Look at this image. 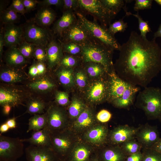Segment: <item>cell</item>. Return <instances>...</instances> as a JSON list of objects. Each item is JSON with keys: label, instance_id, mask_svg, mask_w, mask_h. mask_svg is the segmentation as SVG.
Here are the masks:
<instances>
[{"label": "cell", "instance_id": "cell-1", "mask_svg": "<svg viewBox=\"0 0 161 161\" xmlns=\"http://www.w3.org/2000/svg\"><path fill=\"white\" fill-rule=\"evenodd\" d=\"M119 50L114 69L127 83L145 88L161 72V48L155 40L144 38L132 31Z\"/></svg>", "mask_w": 161, "mask_h": 161}, {"label": "cell", "instance_id": "cell-2", "mask_svg": "<svg viewBox=\"0 0 161 161\" xmlns=\"http://www.w3.org/2000/svg\"><path fill=\"white\" fill-rule=\"evenodd\" d=\"M107 102L114 107L128 109L132 105L140 87L131 84L120 78L114 70L108 75Z\"/></svg>", "mask_w": 161, "mask_h": 161}, {"label": "cell", "instance_id": "cell-3", "mask_svg": "<svg viewBox=\"0 0 161 161\" xmlns=\"http://www.w3.org/2000/svg\"><path fill=\"white\" fill-rule=\"evenodd\" d=\"M135 105L143 111L148 119L161 121V89L147 87L139 92Z\"/></svg>", "mask_w": 161, "mask_h": 161}, {"label": "cell", "instance_id": "cell-4", "mask_svg": "<svg viewBox=\"0 0 161 161\" xmlns=\"http://www.w3.org/2000/svg\"><path fill=\"white\" fill-rule=\"evenodd\" d=\"M114 50L100 42L83 47L81 55L82 64L93 62L102 64L107 72L114 69L112 62Z\"/></svg>", "mask_w": 161, "mask_h": 161}, {"label": "cell", "instance_id": "cell-5", "mask_svg": "<svg viewBox=\"0 0 161 161\" xmlns=\"http://www.w3.org/2000/svg\"><path fill=\"white\" fill-rule=\"evenodd\" d=\"M51 148L59 160L66 161L70 151L80 139L69 128L61 131H50Z\"/></svg>", "mask_w": 161, "mask_h": 161}, {"label": "cell", "instance_id": "cell-6", "mask_svg": "<svg viewBox=\"0 0 161 161\" xmlns=\"http://www.w3.org/2000/svg\"><path fill=\"white\" fill-rule=\"evenodd\" d=\"M74 12L95 39L114 50H119L121 45L114 36L112 35L107 30L98 24L96 20L90 21L80 11L77 10Z\"/></svg>", "mask_w": 161, "mask_h": 161}, {"label": "cell", "instance_id": "cell-7", "mask_svg": "<svg viewBox=\"0 0 161 161\" xmlns=\"http://www.w3.org/2000/svg\"><path fill=\"white\" fill-rule=\"evenodd\" d=\"M108 75L89 80L84 90L85 100L89 106L100 104L107 101Z\"/></svg>", "mask_w": 161, "mask_h": 161}, {"label": "cell", "instance_id": "cell-8", "mask_svg": "<svg viewBox=\"0 0 161 161\" xmlns=\"http://www.w3.org/2000/svg\"><path fill=\"white\" fill-rule=\"evenodd\" d=\"M78 1L79 4L78 11L86 16L87 14L92 15L94 17V19L98 20L102 26L108 29V26L115 16L104 7L100 0H78Z\"/></svg>", "mask_w": 161, "mask_h": 161}, {"label": "cell", "instance_id": "cell-9", "mask_svg": "<svg viewBox=\"0 0 161 161\" xmlns=\"http://www.w3.org/2000/svg\"><path fill=\"white\" fill-rule=\"evenodd\" d=\"M60 38V40L62 42H74L83 47L100 42L92 35L78 18L73 24L63 32Z\"/></svg>", "mask_w": 161, "mask_h": 161}, {"label": "cell", "instance_id": "cell-10", "mask_svg": "<svg viewBox=\"0 0 161 161\" xmlns=\"http://www.w3.org/2000/svg\"><path fill=\"white\" fill-rule=\"evenodd\" d=\"M46 112L47 121L45 127L49 131H61L69 128L70 123L65 107L55 103L50 104Z\"/></svg>", "mask_w": 161, "mask_h": 161}, {"label": "cell", "instance_id": "cell-11", "mask_svg": "<svg viewBox=\"0 0 161 161\" xmlns=\"http://www.w3.org/2000/svg\"><path fill=\"white\" fill-rule=\"evenodd\" d=\"M21 139L0 134V160L17 161L24 154V144Z\"/></svg>", "mask_w": 161, "mask_h": 161}, {"label": "cell", "instance_id": "cell-12", "mask_svg": "<svg viewBox=\"0 0 161 161\" xmlns=\"http://www.w3.org/2000/svg\"><path fill=\"white\" fill-rule=\"evenodd\" d=\"M109 130L105 123H98L80 136V139L92 146L99 148L107 144Z\"/></svg>", "mask_w": 161, "mask_h": 161}, {"label": "cell", "instance_id": "cell-13", "mask_svg": "<svg viewBox=\"0 0 161 161\" xmlns=\"http://www.w3.org/2000/svg\"><path fill=\"white\" fill-rule=\"evenodd\" d=\"M23 30L25 40L37 45L46 47L52 37L47 30L32 22L27 24Z\"/></svg>", "mask_w": 161, "mask_h": 161}, {"label": "cell", "instance_id": "cell-14", "mask_svg": "<svg viewBox=\"0 0 161 161\" xmlns=\"http://www.w3.org/2000/svg\"><path fill=\"white\" fill-rule=\"evenodd\" d=\"M92 106L88 105L83 112L70 126L69 128L80 136L83 133L99 123Z\"/></svg>", "mask_w": 161, "mask_h": 161}, {"label": "cell", "instance_id": "cell-15", "mask_svg": "<svg viewBox=\"0 0 161 161\" xmlns=\"http://www.w3.org/2000/svg\"><path fill=\"white\" fill-rule=\"evenodd\" d=\"M26 95V92L18 87L1 86L0 88V106L3 107L9 105L14 107L22 105Z\"/></svg>", "mask_w": 161, "mask_h": 161}, {"label": "cell", "instance_id": "cell-16", "mask_svg": "<svg viewBox=\"0 0 161 161\" xmlns=\"http://www.w3.org/2000/svg\"><path fill=\"white\" fill-rule=\"evenodd\" d=\"M137 129L128 125L119 126L109 131L107 144L120 145L124 142L135 138Z\"/></svg>", "mask_w": 161, "mask_h": 161}, {"label": "cell", "instance_id": "cell-17", "mask_svg": "<svg viewBox=\"0 0 161 161\" xmlns=\"http://www.w3.org/2000/svg\"><path fill=\"white\" fill-rule=\"evenodd\" d=\"M27 161H59L50 147L31 145L26 148Z\"/></svg>", "mask_w": 161, "mask_h": 161}, {"label": "cell", "instance_id": "cell-18", "mask_svg": "<svg viewBox=\"0 0 161 161\" xmlns=\"http://www.w3.org/2000/svg\"><path fill=\"white\" fill-rule=\"evenodd\" d=\"M135 137L143 148H150L160 138L157 127L148 124L137 129Z\"/></svg>", "mask_w": 161, "mask_h": 161}, {"label": "cell", "instance_id": "cell-19", "mask_svg": "<svg viewBox=\"0 0 161 161\" xmlns=\"http://www.w3.org/2000/svg\"><path fill=\"white\" fill-rule=\"evenodd\" d=\"M46 51L47 67L51 69L58 65L64 55L60 40L52 36L46 47Z\"/></svg>", "mask_w": 161, "mask_h": 161}, {"label": "cell", "instance_id": "cell-20", "mask_svg": "<svg viewBox=\"0 0 161 161\" xmlns=\"http://www.w3.org/2000/svg\"><path fill=\"white\" fill-rule=\"evenodd\" d=\"M95 149L80 139L72 149L66 161H88Z\"/></svg>", "mask_w": 161, "mask_h": 161}, {"label": "cell", "instance_id": "cell-21", "mask_svg": "<svg viewBox=\"0 0 161 161\" xmlns=\"http://www.w3.org/2000/svg\"><path fill=\"white\" fill-rule=\"evenodd\" d=\"M3 34L4 46L9 48L18 46L25 40L23 29L14 24L6 25Z\"/></svg>", "mask_w": 161, "mask_h": 161}, {"label": "cell", "instance_id": "cell-22", "mask_svg": "<svg viewBox=\"0 0 161 161\" xmlns=\"http://www.w3.org/2000/svg\"><path fill=\"white\" fill-rule=\"evenodd\" d=\"M96 154L100 161H125L127 157L120 145H108L98 148Z\"/></svg>", "mask_w": 161, "mask_h": 161}, {"label": "cell", "instance_id": "cell-23", "mask_svg": "<svg viewBox=\"0 0 161 161\" xmlns=\"http://www.w3.org/2000/svg\"><path fill=\"white\" fill-rule=\"evenodd\" d=\"M74 12L68 10L63 12L61 16L55 21L52 28L55 34L61 37L63 32L77 20Z\"/></svg>", "mask_w": 161, "mask_h": 161}, {"label": "cell", "instance_id": "cell-24", "mask_svg": "<svg viewBox=\"0 0 161 161\" xmlns=\"http://www.w3.org/2000/svg\"><path fill=\"white\" fill-rule=\"evenodd\" d=\"M17 68L7 65L3 67L0 71L1 80L6 83L12 84L20 82L25 79V74Z\"/></svg>", "mask_w": 161, "mask_h": 161}, {"label": "cell", "instance_id": "cell-25", "mask_svg": "<svg viewBox=\"0 0 161 161\" xmlns=\"http://www.w3.org/2000/svg\"><path fill=\"white\" fill-rule=\"evenodd\" d=\"M49 133L50 131L45 127L40 130L33 131L30 138L21 140L23 142L29 143L31 145L51 148Z\"/></svg>", "mask_w": 161, "mask_h": 161}, {"label": "cell", "instance_id": "cell-26", "mask_svg": "<svg viewBox=\"0 0 161 161\" xmlns=\"http://www.w3.org/2000/svg\"><path fill=\"white\" fill-rule=\"evenodd\" d=\"M17 46L9 48L5 53V61L10 66L18 67L27 63L26 58L22 54Z\"/></svg>", "mask_w": 161, "mask_h": 161}, {"label": "cell", "instance_id": "cell-27", "mask_svg": "<svg viewBox=\"0 0 161 161\" xmlns=\"http://www.w3.org/2000/svg\"><path fill=\"white\" fill-rule=\"evenodd\" d=\"M88 105L80 97L77 96L72 97L67 111L70 125L76 119Z\"/></svg>", "mask_w": 161, "mask_h": 161}, {"label": "cell", "instance_id": "cell-28", "mask_svg": "<svg viewBox=\"0 0 161 161\" xmlns=\"http://www.w3.org/2000/svg\"><path fill=\"white\" fill-rule=\"evenodd\" d=\"M56 17L55 12L48 7H42L38 11L34 18V22L37 25L43 27L51 24Z\"/></svg>", "mask_w": 161, "mask_h": 161}, {"label": "cell", "instance_id": "cell-29", "mask_svg": "<svg viewBox=\"0 0 161 161\" xmlns=\"http://www.w3.org/2000/svg\"><path fill=\"white\" fill-rule=\"evenodd\" d=\"M74 69L58 66L56 75L59 82L64 86L70 88L75 85Z\"/></svg>", "mask_w": 161, "mask_h": 161}, {"label": "cell", "instance_id": "cell-30", "mask_svg": "<svg viewBox=\"0 0 161 161\" xmlns=\"http://www.w3.org/2000/svg\"><path fill=\"white\" fill-rule=\"evenodd\" d=\"M82 65L89 80L104 76L108 74L104 67L100 64L89 62Z\"/></svg>", "mask_w": 161, "mask_h": 161}, {"label": "cell", "instance_id": "cell-31", "mask_svg": "<svg viewBox=\"0 0 161 161\" xmlns=\"http://www.w3.org/2000/svg\"><path fill=\"white\" fill-rule=\"evenodd\" d=\"M28 86L30 88L35 91L47 92L54 89L55 84L50 78L44 77L31 82L29 83Z\"/></svg>", "mask_w": 161, "mask_h": 161}, {"label": "cell", "instance_id": "cell-32", "mask_svg": "<svg viewBox=\"0 0 161 161\" xmlns=\"http://www.w3.org/2000/svg\"><path fill=\"white\" fill-rule=\"evenodd\" d=\"M46 112L42 114L34 115L29 120L28 127L27 132L31 131H37L45 128L47 124Z\"/></svg>", "mask_w": 161, "mask_h": 161}, {"label": "cell", "instance_id": "cell-33", "mask_svg": "<svg viewBox=\"0 0 161 161\" xmlns=\"http://www.w3.org/2000/svg\"><path fill=\"white\" fill-rule=\"evenodd\" d=\"M46 107V103L42 100L38 98L31 99L27 103V109L25 113L33 115L44 113Z\"/></svg>", "mask_w": 161, "mask_h": 161}, {"label": "cell", "instance_id": "cell-34", "mask_svg": "<svg viewBox=\"0 0 161 161\" xmlns=\"http://www.w3.org/2000/svg\"><path fill=\"white\" fill-rule=\"evenodd\" d=\"M75 85L80 90L84 91L89 82V79L82 65L74 69Z\"/></svg>", "mask_w": 161, "mask_h": 161}, {"label": "cell", "instance_id": "cell-35", "mask_svg": "<svg viewBox=\"0 0 161 161\" xmlns=\"http://www.w3.org/2000/svg\"><path fill=\"white\" fill-rule=\"evenodd\" d=\"M104 7L112 14L116 16L121 10L123 8L126 12L123 0H100Z\"/></svg>", "mask_w": 161, "mask_h": 161}, {"label": "cell", "instance_id": "cell-36", "mask_svg": "<svg viewBox=\"0 0 161 161\" xmlns=\"http://www.w3.org/2000/svg\"><path fill=\"white\" fill-rule=\"evenodd\" d=\"M81 57L65 53L58 66L75 69L82 65Z\"/></svg>", "mask_w": 161, "mask_h": 161}, {"label": "cell", "instance_id": "cell-37", "mask_svg": "<svg viewBox=\"0 0 161 161\" xmlns=\"http://www.w3.org/2000/svg\"><path fill=\"white\" fill-rule=\"evenodd\" d=\"M61 42L64 53L81 57L83 46L74 42Z\"/></svg>", "mask_w": 161, "mask_h": 161}, {"label": "cell", "instance_id": "cell-38", "mask_svg": "<svg viewBox=\"0 0 161 161\" xmlns=\"http://www.w3.org/2000/svg\"><path fill=\"white\" fill-rule=\"evenodd\" d=\"M127 156L140 151L142 146L135 138L128 140L120 145Z\"/></svg>", "mask_w": 161, "mask_h": 161}, {"label": "cell", "instance_id": "cell-39", "mask_svg": "<svg viewBox=\"0 0 161 161\" xmlns=\"http://www.w3.org/2000/svg\"><path fill=\"white\" fill-rule=\"evenodd\" d=\"M0 18L4 24L7 25L17 22L19 17L17 13L8 8L0 13Z\"/></svg>", "mask_w": 161, "mask_h": 161}, {"label": "cell", "instance_id": "cell-40", "mask_svg": "<svg viewBox=\"0 0 161 161\" xmlns=\"http://www.w3.org/2000/svg\"><path fill=\"white\" fill-rule=\"evenodd\" d=\"M133 16L138 19L139 24V28L140 32V35L144 38H146V35L148 32L151 31L150 27L148 22L143 20L139 15L138 12L136 14H133L130 12H126V16Z\"/></svg>", "mask_w": 161, "mask_h": 161}, {"label": "cell", "instance_id": "cell-41", "mask_svg": "<svg viewBox=\"0 0 161 161\" xmlns=\"http://www.w3.org/2000/svg\"><path fill=\"white\" fill-rule=\"evenodd\" d=\"M46 71L44 63L36 61L30 67L28 74L32 77H36L42 75Z\"/></svg>", "mask_w": 161, "mask_h": 161}, {"label": "cell", "instance_id": "cell-42", "mask_svg": "<svg viewBox=\"0 0 161 161\" xmlns=\"http://www.w3.org/2000/svg\"><path fill=\"white\" fill-rule=\"evenodd\" d=\"M37 45L29 43L25 40L18 46V48L22 54L26 58L33 56L35 49Z\"/></svg>", "mask_w": 161, "mask_h": 161}, {"label": "cell", "instance_id": "cell-43", "mask_svg": "<svg viewBox=\"0 0 161 161\" xmlns=\"http://www.w3.org/2000/svg\"><path fill=\"white\" fill-rule=\"evenodd\" d=\"M123 18L112 24H110L108 28V31L112 35L118 32H123L128 27L127 23L124 22Z\"/></svg>", "mask_w": 161, "mask_h": 161}, {"label": "cell", "instance_id": "cell-44", "mask_svg": "<svg viewBox=\"0 0 161 161\" xmlns=\"http://www.w3.org/2000/svg\"><path fill=\"white\" fill-rule=\"evenodd\" d=\"M142 161H161V154L151 148H143Z\"/></svg>", "mask_w": 161, "mask_h": 161}, {"label": "cell", "instance_id": "cell-45", "mask_svg": "<svg viewBox=\"0 0 161 161\" xmlns=\"http://www.w3.org/2000/svg\"><path fill=\"white\" fill-rule=\"evenodd\" d=\"M55 103L58 105L65 107L69 105L70 102L68 93L61 91H56L55 94Z\"/></svg>", "mask_w": 161, "mask_h": 161}, {"label": "cell", "instance_id": "cell-46", "mask_svg": "<svg viewBox=\"0 0 161 161\" xmlns=\"http://www.w3.org/2000/svg\"><path fill=\"white\" fill-rule=\"evenodd\" d=\"M33 57L37 61L45 63L46 61V47L37 45L33 53Z\"/></svg>", "mask_w": 161, "mask_h": 161}, {"label": "cell", "instance_id": "cell-47", "mask_svg": "<svg viewBox=\"0 0 161 161\" xmlns=\"http://www.w3.org/2000/svg\"><path fill=\"white\" fill-rule=\"evenodd\" d=\"M63 12L70 10L74 12L78 10L79 8L78 0H63Z\"/></svg>", "mask_w": 161, "mask_h": 161}, {"label": "cell", "instance_id": "cell-48", "mask_svg": "<svg viewBox=\"0 0 161 161\" xmlns=\"http://www.w3.org/2000/svg\"><path fill=\"white\" fill-rule=\"evenodd\" d=\"M152 0H136L134 7L135 11L150 9L152 5Z\"/></svg>", "mask_w": 161, "mask_h": 161}, {"label": "cell", "instance_id": "cell-49", "mask_svg": "<svg viewBox=\"0 0 161 161\" xmlns=\"http://www.w3.org/2000/svg\"><path fill=\"white\" fill-rule=\"evenodd\" d=\"M8 8L22 14L27 12L22 0H13Z\"/></svg>", "mask_w": 161, "mask_h": 161}, {"label": "cell", "instance_id": "cell-50", "mask_svg": "<svg viewBox=\"0 0 161 161\" xmlns=\"http://www.w3.org/2000/svg\"><path fill=\"white\" fill-rule=\"evenodd\" d=\"M112 116L111 113L106 109H102L96 114V119L98 122L105 123L109 121Z\"/></svg>", "mask_w": 161, "mask_h": 161}, {"label": "cell", "instance_id": "cell-51", "mask_svg": "<svg viewBox=\"0 0 161 161\" xmlns=\"http://www.w3.org/2000/svg\"><path fill=\"white\" fill-rule=\"evenodd\" d=\"M42 7L54 5L62 8L63 0H44L39 2L38 4Z\"/></svg>", "mask_w": 161, "mask_h": 161}, {"label": "cell", "instance_id": "cell-52", "mask_svg": "<svg viewBox=\"0 0 161 161\" xmlns=\"http://www.w3.org/2000/svg\"><path fill=\"white\" fill-rule=\"evenodd\" d=\"M26 12L34 10L39 1L35 0H22Z\"/></svg>", "mask_w": 161, "mask_h": 161}, {"label": "cell", "instance_id": "cell-53", "mask_svg": "<svg viewBox=\"0 0 161 161\" xmlns=\"http://www.w3.org/2000/svg\"><path fill=\"white\" fill-rule=\"evenodd\" d=\"M143 155L141 151L127 156L125 161H142Z\"/></svg>", "mask_w": 161, "mask_h": 161}, {"label": "cell", "instance_id": "cell-54", "mask_svg": "<svg viewBox=\"0 0 161 161\" xmlns=\"http://www.w3.org/2000/svg\"><path fill=\"white\" fill-rule=\"evenodd\" d=\"M150 148L161 154V138H160Z\"/></svg>", "mask_w": 161, "mask_h": 161}, {"label": "cell", "instance_id": "cell-55", "mask_svg": "<svg viewBox=\"0 0 161 161\" xmlns=\"http://www.w3.org/2000/svg\"><path fill=\"white\" fill-rule=\"evenodd\" d=\"M9 127L10 129H13L16 128V118L13 117L7 120L5 122Z\"/></svg>", "mask_w": 161, "mask_h": 161}, {"label": "cell", "instance_id": "cell-56", "mask_svg": "<svg viewBox=\"0 0 161 161\" xmlns=\"http://www.w3.org/2000/svg\"><path fill=\"white\" fill-rule=\"evenodd\" d=\"M4 46V41L3 32H0V58H1L3 52V48Z\"/></svg>", "mask_w": 161, "mask_h": 161}, {"label": "cell", "instance_id": "cell-57", "mask_svg": "<svg viewBox=\"0 0 161 161\" xmlns=\"http://www.w3.org/2000/svg\"><path fill=\"white\" fill-rule=\"evenodd\" d=\"M9 129V127L5 123L2 124L0 126V134L8 131Z\"/></svg>", "mask_w": 161, "mask_h": 161}, {"label": "cell", "instance_id": "cell-58", "mask_svg": "<svg viewBox=\"0 0 161 161\" xmlns=\"http://www.w3.org/2000/svg\"><path fill=\"white\" fill-rule=\"evenodd\" d=\"M3 112L4 114L8 115L9 114L12 107L9 105H5L3 106Z\"/></svg>", "mask_w": 161, "mask_h": 161}, {"label": "cell", "instance_id": "cell-59", "mask_svg": "<svg viewBox=\"0 0 161 161\" xmlns=\"http://www.w3.org/2000/svg\"><path fill=\"white\" fill-rule=\"evenodd\" d=\"M157 37L161 38V24L160 25L157 31L154 33L153 39L155 40Z\"/></svg>", "mask_w": 161, "mask_h": 161}, {"label": "cell", "instance_id": "cell-60", "mask_svg": "<svg viewBox=\"0 0 161 161\" xmlns=\"http://www.w3.org/2000/svg\"><path fill=\"white\" fill-rule=\"evenodd\" d=\"M88 161H100L96 154H92Z\"/></svg>", "mask_w": 161, "mask_h": 161}, {"label": "cell", "instance_id": "cell-61", "mask_svg": "<svg viewBox=\"0 0 161 161\" xmlns=\"http://www.w3.org/2000/svg\"><path fill=\"white\" fill-rule=\"evenodd\" d=\"M154 1L157 3L161 6V0H155Z\"/></svg>", "mask_w": 161, "mask_h": 161}, {"label": "cell", "instance_id": "cell-62", "mask_svg": "<svg viewBox=\"0 0 161 161\" xmlns=\"http://www.w3.org/2000/svg\"><path fill=\"white\" fill-rule=\"evenodd\" d=\"M0 161H3V160H0Z\"/></svg>", "mask_w": 161, "mask_h": 161}, {"label": "cell", "instance_id": "cell-63", "mask_svg": "<svg viewBox=\"0 0 161 161\" xmlns=\"http://www.w3.org/2000/svg\"><path fill=\"white\" fill-rule=\"evenodd\" d=\"M59 161H60V160H59Z\"/></svg>", "mask_w": 161, "mask_h": 161}, {"label": "cell", "instance_id": "cell-64", "mask_svg": "<svg viewBox=\"0 0 161 161\" xmlns=\"http://www.w3.org/2000/svg\"></svg>", "mask_w": 161, "mask_h": 161}]
</instances>
